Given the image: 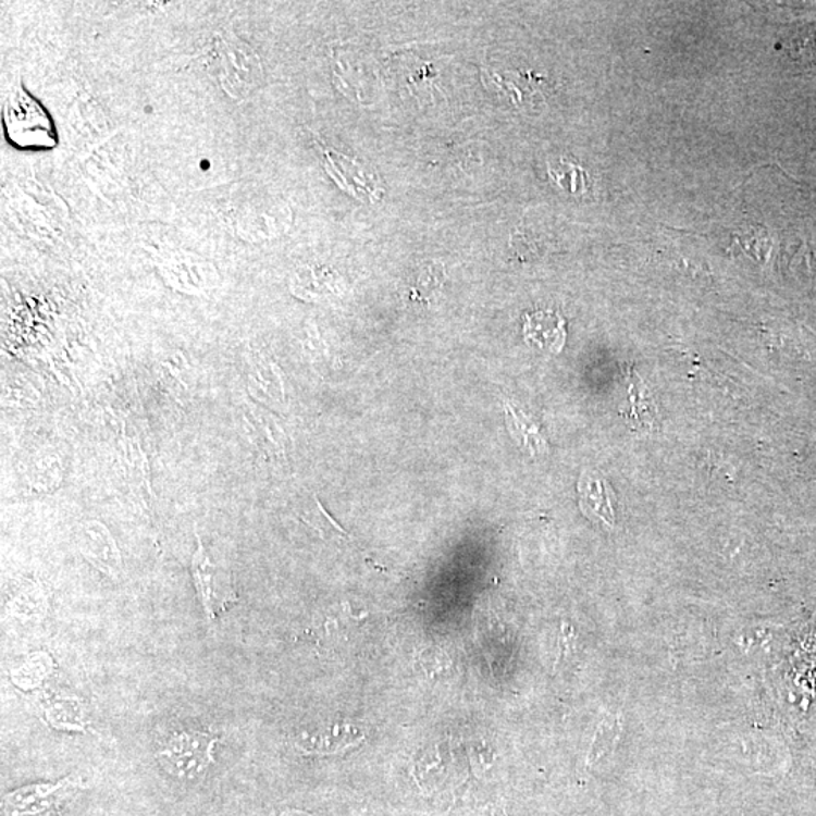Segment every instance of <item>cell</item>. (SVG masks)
Masks as SVG:
<instances>
[{
	"label": "cell",
	"mask_w": 816,
	"mask_h": 816,
	"mask_svg": "<svg viewBox=\"0 0 816 816\" xmlns=\"http://www.w3.org/2000/svg\"><path fill=\"white\" fill-rule=\"evenodd\" d=\"M211 65L215 69L221 87L240 99L259 84L262 65L250 46L231 34H218L212 46Z\"/></svg>",
	"instance_id": "1"
},
{
	"label": "cell",
	"mask_w": 816,
	"mask_h": 816,
	"mask_svg": "<svg viewBox=\"0 0 816 816\" xmlns=\"http://www.w3.org/2000/svg\"><path fill=\"white\" fill-rule=\"evenodd\" d=\"M198 549L193 558V577L194 582L200 596L209 619H215L217 614L224 611L228 604L238 601V596L233 592L231 577H228L225 567L217 565L205 549L203 542L198 537Z\"/></svg>",
	"instance_id": "2"
},
{
	"label": "cell",
	"mask_w": 816,
	"mask_h": 816,
	"mask_svg": "<svg viewBox=\"0 0 816 816\" xmlns=\"http://www.w3.org/2000/svg\"><path fill=\"white\" fill-rule=\"evenodd\" d=\"M215 742L211 734H174L173 740L161 750L159 757L163 767L174 771V775H193L203 771L211 764Z\"/></svg>",
	"instance_id": "3"
},
{
	"label": "cell",
	"mask_w": 816,
	"mask_h": 816,
	"mask_svg": "<svg viewBox=\"0 0 816 816\" xmlns=\"http://www.w3.org/2000/svg\"><path fill=\"white\" fill-rule=\"evenodd\" d=\"M82 531H84L79 546L82 554L109 577L116 578L122 567V558L107 528L99 522H87L82 527Z\"/></svg>",
	"instance_id": "4"
},
{
	"label": "cell",
	"mask_w": 816,
	"mask_h": 816,
	"mask_svg": "<svg viewBox=\"0 0 816 816\" xmlns=\"http://www.w3.org/2000/svg\"><path fill=\"white\" fill-rule=\"evenodd\" d=\"M578 490L579 503L584 515L606 527H616L614 493L605 480L594 473H584L579 480Z\"/></svg>",
	"instance_id": "5"
},
{
	"label": "cell",
	"mask_w": 816,
	"mask_h": 816,
	"mask_svg": "<svg viewBox=\"0 0 816 816\" xmlns=\"http://www.w3.org/2000/svg\"><path fill=\"white\" fill-rule=\"evenodd\" d=\"M523 332L527 342L549 353L561 351L566 344L565 318L552 310L527 314Z\"/></svg>",
	"instance_id": "6"
},
{
	"label": "cell",
	"mask_w": 816,
	"mask_h": 816,
	"mask_svg": "<svg viewBox=\"0 0 816 816\" xmlns=\"http://www.w3.org/2000/svg\"><path fill=\"white\" fill-rule=\"evenodd\" d=\"M620 734V722L619 718L613 717L609 720H605L598 726L596 737H594L592 750H590L589 761L596 762L605 756L609 750H613L614 745L617 744Z\"/></svg>",
	"instance_id": "7"
},
{
	"label": "cell",
	"mask_w": 816,
	"mask_h": 816,
	"mask_svg": "<svg viewBox=\"0 0 816 816\" xmlns=\"http://www.w3.org/2000/svg\"><path fill=\"white\" fill-rule=\"evenodd\" d=\"M552 178L555 184L562 186L567 181V176L570 178L569 193H581L586 189V173L581 166L573 165V163L566 162L561 159L557 170L549 169Z\"/></svg>",
	"instance_id": "8"
},
{
	"label": "cell",
	"mask_w": 816,
	"mask_h": 816,
	"mask_svg": "<svg viewBox=\"0 0 816 816\" xmlns=\"http://www.w3.org/2000/svg\"><path fill=\"white\" fill-rule=\"evenodd\" d=\"M282 816H310L305 814V812H285Z\"/></svg>",
	"instance_id": "9"
}]
</instances>
